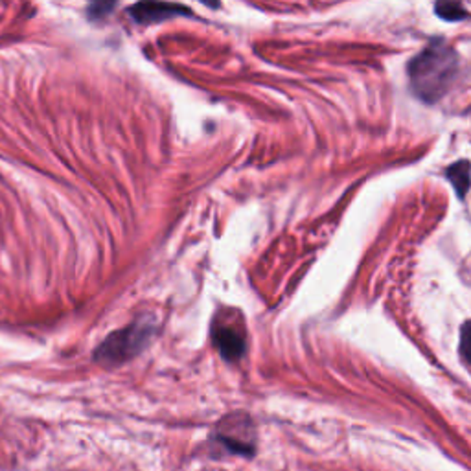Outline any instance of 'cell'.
Returning <instances> with one entry per match:
<instances>
[{
  "instance_id": "cell-1",
  "label": "cell",
  "mask_w": 471,
  "mask_h": 471,
  "mask_svg": "<svg viewBox=\"0 0 471 471\" xmlns=\"http://www.w3.org/2000/svg\"><path fill=\"white\" fill-rule=\"evenodd\" d=\"M409 83L416 98L436 103L458 74V56L445 39H433L407 67Z\"/></svg>"
},
{
  "instance_id": "cell-5",
  "label": "cell",
  "mask_w": 471,
  "mask_h": 471,
  "mask_svg": "<svg viewBox=\"0 0 471 471\" xmlns=\"http://www.w3.org/2000/svg\"><path fill=\"white\" fill-rule=\"evenodd\" d=\"M129 16L133 21H136L138 25H153V23H161V21H168L174 17H181V16H192V12L185 6L179 5H165V3H144V5H136L129 10Z\"/></svg>"
},
{
  "instance_id": "cell-4",
  "label": "cell",
  "mask_w": 471,
  "mask_h": 471,
  "mask_svg": "<svg viewBox=\"0 0 471 471\" xmlns=\"http://www.w3.org/2000/svg\"><path fill=\"white\" fill-rule=\"evenodd\" d=\"M212 339L223 359L227 361H240L245 356L247 341L245 334L236 328L232 323L216 321L212 328Z\"/></svg>"
},
{
  "instance_id": "cell-7",
  "label": "cell",
  "mask_w": 471,
  "mask_h": 471,
  "mask_svg": "<svg viewBox=\"0 0 471 471\" xmlns=\"http://www.w3.org/2000/svg\"><path fill=\"white\" fill-rule=\"evenodd\" d=\"M434 12L442 21H449V23H458L469 17L467 10L458 3H438L434 6Z\"/></svg>"
},
{
  "instance_id": "cell-2",
  "label": "cell",
  "mask_w": 471,
  "mask_h": 471,
  "mask_svg": "<svg viewBox=\"0 0 471 471\" xmlns=\"http://www.w3.org/2000/svg\"><path fill=\"white\" fill-rule=\"evenodd\" d=\"M155 334V321L149 317H144L140 321H134L127 328L114 332L107 337V341L96 350V361L103 367H116L131 358L138 356L149 339Z\"/></svg>"
},
{
  "instance_id": "cell-6",
  "label": "cell",
  "mask_w": 471,
  "mask_h": 471,
  "mask_svg": "<svg viewBox=\"0 0 471 471\" xmlns=\"http://www.w3.org/2000/svg\"><path fill=\"white\" fill-rule=\"evenodd\" d=\"M447 181L453 185L456 196L464 199L471 188V165L469 161H456L445 172Z\"/></svg>"
},
{
  "instance_id": "cell-3",
  "label": "cell",
  "mask_w": 471,
  "mask_h": 471,
  "mask_svg": "<svg viewBox=\"0 0 471 471\" xmlns=\"http://www.w3.org/2000/svg\"><path fill=\"white\" fill-rule=\"evenodd\" d=\"M214 440L229 453L240 456H254L256 427L247 412H232L225 416L214 431Z\"/></svg>"
},
{
  "instance_id": "cell-8",
  "label": "cell",
  "mask_w": 471,
  "mask_h": 471,
  "mask_svg": "<svg viewBox=\"0 0 471 471\" xmlns=\"http://www.w3.org/2000/svg\"><path fill=\"white\" fill-rule=\"evenodd\" d=\"M460 354L471 365V321L460 328Z\"/></svg>"
}]
</instances>
